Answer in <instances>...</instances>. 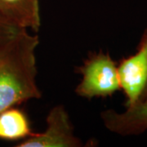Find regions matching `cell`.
<instances>
[{
    "label": "cell",
    "instance_id": "obj_1",
    "mask_svg": "<svg viewBox=\"0 0 147 147\" xmlns=\"http://www.w3.org/2000/svg\"><path fill=\"white\" fill-rule=\"evenodd\" d=\"M38 43V37L27 30L0 42V113L42 96L37 84Z\"/></svg>",
    "mask_w": 147,
    "mask_h": 147
},
{
    "label": "cell",
    "instance_id": "obj_2",
    "mask_svg": "<svg viewBox=\"0 0 147 147\" xmlns=\"http://www.w3.org/2000/svg\"><path fill=\"white\" fill-rule=\"evenodd\" d=\"M77 73L82 75L75 88V93L80 97L105 98L121 89L118 65L109 53H91L83 65L77 68Z\"/></svg>",
    "mask_w": 147,
    "mask_h": 147
},
{
    "label": "cell",
    "instance_id": "obj_3",
    "mask_svg": "<svg viewBox=\"0 0 147 147\" xmlns=\"http://www.w3.org/2000/svg\"><path fill=\"white\" fill-rule=\"evenodd\" d=\"M46 128L17 145L18 147H80L83 142L74 134L69 114L62 105L52 108L46 119Z\"/></svg>",
    "mask_w": 147,
    "mask_h": 147
},
{
    "label": "cell",
    "instance_id": "obj_4",
    "mask_svg": "<svg viewBox=\"0 0 147 147\" xmlns=\"http://www.w3.org/2000/svg\"><path fill=\"white\" fill-rule=\"evenodd\" d=\"M118 73L120 88L126 96L125 106L135 105L147 86V29L143 33L137 53L121 61Z\"/></svg>",
    "mask_w": 147,
    "mask_h": 147
},
{
    "label": "cell",
    "instance_id": "obj_5",
    "mask_svg": "<svg viewBox=\"0 0 147 147\" xmlns=\"http://www.w3.org/2000/svg\"><path fill=\"white\" fill-rule=\"evenodd\" d=\"M104 126L120 136L139 135L147 129V100L126 107L123 112L104 110L100 114Z\"/></svg>",
    "mask_w": 147,
    "mask_h": 147
},
{
    "label": "cell",
    "instance_id": "obj_6",
    "mask_svg": "<svg viewBox=\"0 0 147 147\" xmlns=\"http://www.w3.org/2000/svg\"><path fill=\"white\" fill-rule=\"evenodd\" d=\"M0 15L21 29L38 32L41 26L38 0H0Z\"/></svg>",
    "mask_w": 147,
    "mask_h": 147
},
{
    "label": "cell",
    "instance_id": "obj_7",
    "mask_svg": "<svg viewBox=\"0 0 147 147\" xmlns=\"http://www.w3.org/2000/svg\"><path fill=\"white\" fill-rule=\"evenodd\" d=\"M33 133L29 119L23 111L11 107L0 113V139L25 140Z\"/></svg>",
    "mask_w": 147,
    "mask_h": 147
},
{
    "label": "cell",
    "instance_id": "obj_8",
    "mask_svg": "<svg viewBox=\"0 0 147 147\" xmlns=\"http://www.w3.org/2000/svg\"><path fill=\"white\" fill-rule=\"evenodd\" d=\"M143 100H147V86L146 88V89H145V91H144V92H143V94H142L141 99L139 100V101H143Z\"/></svg>",
    "mask_w": 147,
    "mask_h": 147
}]
</instances>
